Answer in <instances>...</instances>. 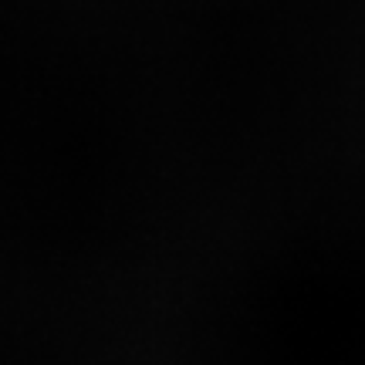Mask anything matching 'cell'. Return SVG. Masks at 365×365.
<instances>
[]
</instances>
